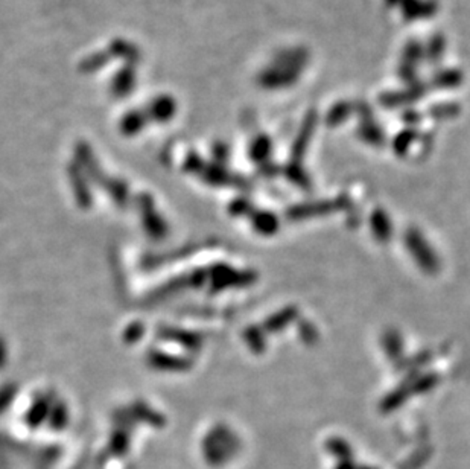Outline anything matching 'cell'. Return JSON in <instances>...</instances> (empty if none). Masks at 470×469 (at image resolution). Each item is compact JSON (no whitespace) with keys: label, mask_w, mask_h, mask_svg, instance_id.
<instances>
[{"label":"cell","mask_w":470,"mask_h":469,"mask_svg":"<svg viewBox=\"0 0 470 469\" xmlns=\"http://www.w3.org/2000/svg\"><path fill=\"white\" fill-rule=\"evenodd\" d=\"M145 116L142 111H129V113H127V116L124 118V120H122V125H124V128L127 131H129V133H133V131L139 130L140 127L144 125V122H145Z\"/></svg>","instance_id":"cell-5"},{"label":"cell","mask_w":470,"mask_h":469,"mask_svg":"<svg viewBox=\"0 0 470 469\" xmlns=\"http://www.w3.org/2000/svg\"><path fill=\"white\" fill-rule=\"evenodd\" d=\"M111 60V55L108 51L104 52H98V54H93L90 57H87L81 63V70L84 73H93V72H98L99 69L104 68V65Z\"/></svg>","instance_id":"cell-4"},{"label":"cell","mask_w":470,"mask_h":469,"mask_svg":"<svg viewBox=\"0 0 470 469\" xmlns=\"http://www.w3.org/2000/svg\"><path fill=\"white\" fill-rule=\"evenodd\" d=\"M335 469H358V468H356V465L350 461V458H347V461H341V463Z\"/></svg>","instance_id":"cell-6"},{"label":"cell","mask_w":470,"mask_h":469,"mask_svg":"<svg viewBox=\"0 0 470 469\" xmlns=\"http://www.w3.org/2000/svg\"><path fill=\"white\" fill-rule=\"evenodd\" d=\"M136 86V70L133 65H125L120 69L111 81V93L116 98H125L133 93Z\"/></svg>","instance_id":"cell-1"},{"label":"cell","mask_w":470,"mask_h":469,"mask_svg":"<svg viewBox=\"0 0 470 469\" xmlns=\"http://www.w3.org/2000/svg\"><path fill=\"white\" fill-rule=\"evenodd\" d=\"M177 106H175V99L172 96L162 95L155 99L151 101V104L148 107L149 116L157 119V120H167L171 119L175 113Z\"/></svg>","instance_id":"cell-3"},{"label":"cell","mask_w":470,"mask_h":469,"mask_svg":"<svg viewBox=\"0 0 470 469\" xmlns=\"http://www.w3.org/2000/svg\"><path fill=\"white\" fill-rule=\"evenodd\" d=\"M108 52L111 57H118L127 61V65H134L142 58L140 55V51L137 49V46L133 43H128L125 40H115L108 48Z\"/></svg>","instance_id":"cell-2"},{"label":"cell","mask_w":470,"mask_h":469,"mask_svg":"<svg viewBox=\"0 0 470 469\" xmlns=\"http://www.w3.org/2000/svg\"><path fill=\"white\" fill-rule=\"evenodd\" d=\"M358 469H376V468H371V466H362V468H358Z\"/></svg>","instance_id":"cell-7"}]
</instances>
